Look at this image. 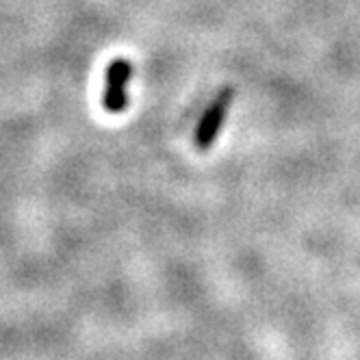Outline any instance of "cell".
<instances>
[{
  "instance_id": "obj_1",
  "label": "cell",
  "mask_w": 360,
  "mask_h": 360,
  "mask_svg": "<svg viewBox=\"0 0 360 360\" xmlns=\"http://www.w3.org/2000/svg\"><path fill=\"white\" fill-rule=\"evenodd\" d=\"M133 76V65L128 59L117 57L107 68V81H105V96H102V107L109 113L117 115L124 113L128 107L126 85Z\"/></svg>"
},
{
  "instance_id": "obj_2",
  "label": "cell",
  "mask_w": 360,
  "mask_h": 360,
  "mask_svg": "<svg viewBox=\"0 0 360 360\" xmlns=\"http://www.w3.org/2000/svg\"><path fill=\"white\" fill-rule=\"evenodd\" d=\"M230 102H233V89L226 87L217 94V98L211 102V107L204 111V115L195 128V148L198 150L207 152L215 143V139L219 137L221 126H224Z\"/></svg>"
}]
</instances>
